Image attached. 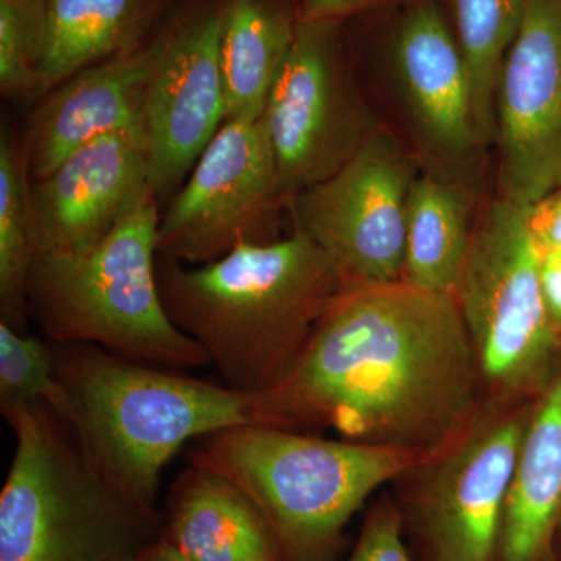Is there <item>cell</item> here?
Here are the masks:
<instances>
[{
  "mask_svg": "<svg viewBox=\"0 0 561 561\" xmlns=\"http://www.w3.org/2000/svg\"><path fill=\"white\" fill-rule=\"evenodd\" d=\"M165 540L191 561H280L256 505L217 472L191 465L173 485Z\"/></svg>",
  "mask_w": 561,
  "mask_h": 561,
  "instance_id": "cell-18",
  "label": "cell"
},
{
  "mask_svg": "<svg viewBox=\"0 0 561 561\" xmlns=\"http://www.w3.org/2000/svg\"><path fill=\"white\" fill-rule=\"evenodd\" d=\"M485 404L478 357L453 295L405 283H346L272 389L254 424L427 459Z\"/></svg>",
  "mask_w": 561,
  "mask_h": 561,
  "instance_id": "cell-1",
  "label": "cell"
},
{
  "mask_svg": "<svg viewBox=\"0 0 561 561\" xmlns=\"http://www.w3.org/2000/svg\"><path fill=\"white\" fill-rule=\"evenodd\" d=\"M124 561H139V559H130V560H124Z\"/></svg>",
  "mask_w": 561,
  "mask_h": 561,
  "instance_id": "cell-32",
  "label": "cell"
},
{
  "mask_svg": "<svg viewBox=\"0 0 561 561\" xmlns=\"http://www.w3.org/2000/svg\"><path fill=\"white\" fill-rule=\"evenodd\" d=\"M346 561H419L409 549L404 519L390 494L373 505Z\"/></svg>",
  "mask_w": 561,
  "mask_h": 561,
  "instance_id": "cell-26",
  "label": "cell"
},
{
  "mask_svg": "<svg viewBox=\"0 0 561 561\" xmlns=\"http://www.w3.org/2000/svg\"><path fill=\"white\" fill-rule=\"evenodd\" d=\"M540 256L526 208L497 195L481 206L453 297L478 357L485 401L534 400L561 368V337L542 300Z\"/></svg>",
  "mask_w": 561,
  "mask_h": 561,
  "instance_id": "cell-7",
  "label": "cell"
},
{
  "mask_svg": "<svg viewBox=\"0 0 561 561\" xmlns=\"http://www.w3.org/2000/svg\"><path fill=\"white\" fill-rule=\"evenodd\" d=\"M161 0H47L46 43L35 99L140 46Z\"/></svg>",
  "mask_w": 561,
  "mask_h": 561,
  "instance_id": "cell-21",
  "label": "cell"
},
{
  "mask_svg": "<svg viewBox=\"0 0 561 561\" xmlns=\"http://www.w3.org/2000/svg\"><path fill=\"white\" fill-rule=\"evenodd\" d=\"M139 561H191L190 559H186V557L183 556L179 551V549L175 548V546L172 545L171 541L165 540L164 537H161L160 540L157 542H153V545L150 546L149 549H147L146 552L142 553V556L139 557Z\"/></svg>",
  "mask_w": 561,
  "mask_h": 561,
  "instance_id": "cell-30",
  "label": "cell"
},
{
  "mask_svg": "<svg viewBox=\"0 0 561 561\" xmlns=\"http://www.w3.org/2000/svg\"><path fill=\"white\" fill-rule=\"evenodd\" d=\"M157 276L173 323L205 350L225 386L249 394L283 378L346 284L330 254L297 230L209 264L158 256Z\"/></svg>",
  "mask_w": 561,
  "mask_h": 561,
  "instance_id": "cell-2",
  "label": "cell"
},
{
  "mask_svg": "<svg viewBox=\"0 0 561 561\" xmlns=\"http://www.w3.org/2000/svg\"><path fill=\"white\" fill-rule=\"evenodd\" d=\"M553 561H561V523L557 530L556 542H553Z\"/></svg>",
  "mask_w": 561,
  "mask_h": 561,
  "instance_id": "cell-31",
  "label": "cell"
},
{
  "mask_svg": "<svg viewBox=\"0 0 561 561\" xmlns=\"http://www.w3.org/2000/svg\"><path fill=\"white\" fill-rule=\"evenodd\" d=\"M561 523V368L531 404L502 516L496 561H553Z\"/></svg>",
  "mask_w": 561,
  "mask_h": 561,
  "instance_id": "cell-17",
  "label": "cell"
},
{
  "mask_svg": "<svg viewBox=\"0 0 561 561\" xmlns=\"http://www.w3.org/2000/svg\"><path fill=\"white\" fill-rule=\"evenodd\" d=\"M220 36L221 5L184 18L157 38L140 128L158 203L179 192L225 124Z\"/></svg>",
  "mask_w": 561,
  "mask_h": 561,
  "instance_id": "cell-14",
  "label": "cell"
},
{
  "mask_svg": "<svg viewBox=\"0 0 561 561\" xmlns=\"http://www.w3.org/2000/svg\"><path fill=\"white\" fill-rule=\"evenodd\" d=\"M390 87L423 171L481 184L486 150L470 73L437 0H413L389 47Z\"/></svg>",
  "mask_w": 561,
  "mask_h": 561,
  "instance_id": "cell-12",
  "label": "cell"
},
{
  "mask_svg": "<svg viewBox=\"0 0 561 561\" xmlns=\"http://www.w3.org/2000/svg\"><path fill=\"white\" fill-rule=\"evenodd\" d=\"M9 421L14 454L0 493V561H124L160 540V516L103 478L46 404Z\"/></svg>",
  "mask_w": 561,
  "mask_h": 561,
  "instance_id": "cell-6",
  "label": "cell"
},
{
  "mask_svg": "<svg viewBox=\"0 0 561 561\" xmlns=\"http://www.w3.org/2000/svg\"><path fill=\"white\" fill-rule=\"evenodd\" d=\"M157 39L62 81L33 114L24 153L28 181L49 175L80 147L140 125Z\"/></svg>",
  "mask_w": 561,
  "mask_h": 561,
  "instance_id": "cell-16",
  "label": "cell"
},
{
  "mask_svg": "<svg viewBox=\"0 0 561 561\" xmlns=\"http://www.w3.org/2000/svg\"><path fill=\"white\" fill-rule=\"evenodd\" d=\"M47 0H0V90L33 98L46 43Z\"/></svg>",
  "mask_w": 561,
  "mask_h": 561,
  "instance_id": "cell-25",
  "label": "cell"
},
{
  "mask_svg": "<svg viewBox=\"0 0 561 561\" xmlns=\"http://www.w3.org/2000/svg\"><path fill=\"white\" fill-rule=\"evenodd\" d=\"M150 192L140 125L80 147L49 175L28 181L36 254L92 249Z\"/></svg>",
  "mask_w": 561,
  "mask_h": 561,
  "instance_id": "cell-15",
  "label": "cell"
},
{
  "mask_svg": "<svg viewBox=\"0 0 561 561\" xmlns=\"http://www.w3.org/2000/svg\"><path fill=\"white\" fill-rule=\"evenodd\" d=\"M35 404H46L61 420L68 411L54 343L0 321V411L10 420L21 409Z\"/></svg>",
  "mask_w": 561,
  "mask_h": 561,
  "instance_id": "cell-24",
  "label": "cell"
},
{
  "mask_svg": "<svg viewBox=\"0 0 561 561\" xmlns=\"http://www.w3.org/2000/svg\"><path fill=\"white\" fill-rule=\"evenodd\" d=\"M54 348L68 400L62 421L103 478L140 507L154 511L162 471L184 446L254 424V394L95 346Z\"/></svg>",
  "mask_w": 561,
  "mask_h": 561,
  "instance_id": "cell-3",
  "label": "cell"
},
{
  "mask_svg": "<svg viewBox=\"0 0 561 561\" xmlns=\"http://www.w3.org/2000/svg\"><path fill=\"white\" fill-rule=\"evenodd\" d=\"M541 249V247H540ZM540 284L546 311L561 337V250L541 249Z\"/></svg>",
  "mask_w": 561,
  "mask_h": 561,
  "instance_id": "cell-28",
  "label": "cell"
},
{
  "mask_svg": "<svg viewBox=\"0 0 561 561\" xmlns=\"http://www.w3.org/2000/svg\"><path fill=\"white\" fill-rule=\"evenodd\" d=\"M496 194L529 208L561 187V0H524L494 99Z\"/></svg>",
  "mask_w": 561,
  "mask_h": 561,
  "instance_id": "cell-13",
  "label": "cell"
},
{
  "mask_svg": "<svg viewBox=\"0 0 561 561\" xmlns=\"http://www.w3.org/2000/svg\"><path fill=\"white\" fill-rule=\"evenodd\" d=\"M526 216L541 249L561 250V187L526 208Z\"/></svg>",
  "mask_w": 561,
  "mask_h": 561,
  "instance_id": "cell-27",
  "label": "cell"
},
{
  "mask_svg": "<svg viewBox=\"0 0 561 561\" xmlns=\"http://www.w3.org/2000/svg\"><path fill=\"white\" fill-rule=\"evenodd\" d=\"M298 27L290 0H225L220 66L225 122L261 119Z\"/></svg>",
  "mask_w": 561,
  "mask_h": 561,
  "instance_id": "cell-20",
  "label": "cell"
},
{
  "mask_svg": "<svg viewBox=\"0 0 561 561\" xmlns=\"http://www.w3.org/2000/svg\"><path fill=\"white\" fill-rule=\"evenodd\" d=\"M421 171L415 151L383 127L341 171L287 203L294 230L327 251L346 283H402L409 197Z\"/></svg>",
  "mask_w": 561,
  "mask_h": 561,
  "instance_id": "cell-11",
  "label": "cell"
},
{
  "mask_svg": "<svg viewBox=\"0 0 561 561\" xmlns=\"http://www.w3.org/2000/svg\"><path fill=\"white\" fill-rule=\"evenodd\" d=\"M524 0H449L454 35L468 73L479 135L486 150L494 142V99L505 55L522 24Z\"/></svg>",
  "mask_w": 561,
  "mask_h": 561,
  "instance_id": "cell-22",
  "label": "cell"
},
{
  "mask_svg": "<svg viewBox=\"0 0 561 561\" xmlns=\"http://www.w3.org/2000/svg\"><path fill=\"white\" fill-rule=\"evenodd\" d=\"M481 184L421 171L409 197L402 283L453 295L478 220Z\"/></svg>",
  "mask_w": 561,
  "mask_h": 561,
  "instance_id": "cell-19",
  "label": "cell"
},
{
  "mask_svg": "<svg viewBox=\"0 0 561 561\" xmlns=\"http://www.w3.org/2000/svg\"><path fill=\"white\" fill-rule=\"evenodd\" d=\"M287 198L262 121H227L158 225V256L209 264L242 245L279 241Z\"/></svg>",
  "mask_w": 561,
  "mask_h": 561,
  "instance_id": "cell-10",
  "label": "cell"
},
{
  "mask_svg": "<svg viewBox=\"0 0 561 561\" xmlns=\"http://www.w3.org/2000/svg\"><path fill=\"white\" fill-rule=\"evenodd\" d=\"M191 465L224 476L249 496L272 531L280 561H331L342 531L376 490L423 461L416 454L243 426L194 442Z\"/></svg>",
  "mask_w": 561,
  "mask_h": 561,
  "instance_id": "cell-4",
  "label": "cell"
},
{
  "mask_svg": "<svg viewBox=\"0 0 561 561\" xmlns=\"http://www.w3.org/2000/svg\"><path fill=\"white\" fill-rule=\"evenodd\" d=\"M534 400L485 401L456 440L398 479L405 486L397 504L419 561H496Z\"/></svg>",
  "mask_w": 561,
  "mask_h": 561,
  "instance_id": "cell-8",
  "label": "cell"
},
{
  "mask_svg": "<svg viewBox=\"0 0 561 561\" xmlns=\"http://www.w3.org/2000/svg\"><path fill=\"white\" fill-rule=\"evenodd\" d=\"M158 205L150 192L83 253L36 254L27 309L51 343L95 346L176 371L210 365L205 350L173 323L162 301Z\"/></svg>",
  "mask_w": 561,
  "mask_h": 561,
  "instance_id": "cell-5",
  "label": "cell"
},
{
  "mask_svg": "<svg viewBox=\"0 0 561 561\" xmlns=\"http://www.w3.org/2000/svg\"><path fill=\"white\" fill-rule=\"evenodd\" d=\"M387 2L391 0H301L298 20L343 22L353 14L376 9Z\"/></svg>",
  "mask_w": 561,
  "mask_h": 561,
  "instance_id": "cell-29",
  "label": "cell"
},
{
  "mask_svg": "<svg viewBox=\"0 0 561 561\" xmlns=\"http://www.w3.org/2000/svg\"><path fill=\"white\" fill-rule=\"evenodd\" d=\"M261 121L287 203L341 171L382 130L346 61L342 22L298 20Z\"/></svg>",
  "mask_w": 561,
  "mask_h": 561,
  "instance_id": "cell-9",
  "label": "cell"
},
{
  "mask_svg": "<svg viewBox=\"0 0 561 561\" xmlns=\"http://www.w3.org/2000/svg\"><path fill=\"white\" fill-rule=\"evenodd\" d=\"M35 256L27 165L22 149L3 131L0 138V305L2 321L20 331L28 311L27 286Z\"/></svg>",
  "mask_w": 561,
  "mask_h": 561,
  "instance_id": "cell-23",
  "label": "cell"
}]
</instances>
